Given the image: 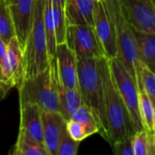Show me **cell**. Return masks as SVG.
Instances as JSON below:
<instances>
[{
    "label": "cell",
    "instance_id": "29",
    "mask_svg": "<svg viewBox=\"0 0 155 155\" xmlns=\"http://www.w3.org/2000/svg\"><path fill=\"white\" fill-rule=\"evenodd\" d=\"M11 88L13 87L5 80L0 78V101L5 97V95L7 94V93L9 92Z\"/></svg>",
    "mask_w": 155,
    "mask_h": 155
},
{
    "label": "cell",
    "instance_id": "32",
    "mask_svg": "<svg viewBox=\"0 0 155 155\" xmlns=\"http://www.w3.org/2000/svg\"><path fill=\"white\" fill-rule=\"evenodd\" d=\"M0 78H2V79H4V80H5V77H4V74H3V72H2V68H1V64H0ZM6 81V80H5ZM7 82V81H6Z\"/></svg>",
    "mask_w": 155,
    "mask_h": 155
},
{
    "label": "cell",
    "instance_id": "30",
    "mask_svg": "<svg viewBox=\"0 0 155 155\" xmlns=\"http://www.w3.org/2000/svg\"><path fill=\"white\" fill-rule=\"evenodd\" d=\"M5 50H6V45L0 36V63L4 59V56L5 54Z\"/></svg>",
    "mask_w": 155,
    "mask_h": 155
},
{
    "label": "cell",
    "instance_id": "20",
    "mask_svg": "<svg viewBox=\"0 0 155 155\" xmlns=\"http://www.w3.org/2000/svg\"><path fill=\"white\" fill-rule=\"evenodd\" d=\"M44 25L46 36V45L49 57L55 55L57 42L55 37V29L54 24L53 16V6L50 0H45V8H44Z\"/></svg>",
    "mask_w": 155,
    "mask_h": 155
},
{
    "label": "cell",
    "instance_id": "3",
    "mask_svg": "<svg viewBox=\"0 0 155 155\" xmlns=\"http://www.w3.org/2000/svg\"><path fill=\"white\" fill-rule=\"evenodd\" d=\"M57 78L56 58L55 55L50 56L49 65L45 70L23 79L17 88L19 104L32 103L39 105L43 111L60 113Z\"/></svg>",
    "mask_w": 155,
    "mask_h": 155
},
{
    "label": "cell",
    "instance_id": "7",
    "mask_svg": "<svg viewBox=\"0 0 155 155\" xmlns=\"http://www.w3.org/2000/svg\"><path fill=\"white\" fill-rule=\"evenodd\" d=\"M65 43L77 59L105 56L94 25H68Z\"/></svg>",
    "mask_w": 155,
    "mask_h": 155
},
{
    "label": "cell",
    "instance_id": "24",
    "mask_svg": "<svg viewBox=\"0 0 155 155\" xmlns=\"http://www.w3.org/2000/svg\"><path fill=\"white\" fill-rule=\"evenodd\" d=\"M52 3V2H51ZM53 6V16H54V24L55 29V37L57 45L65 43L66 39V30H67V21L65 17L64 8L61 5H55L52 3Z\"/></svg>",
    "mask_w": 155,
    "mask_h": 155
},
{
    "label": "cell",
    "instance_id": "10",
    "mask_svg": "<svg viewBox=\"0 0 155 155\" xmlns=\"http://www.w3.org/2000/svg\"><path fill=\"white\" fill-rule=\"evenodd\" d=\"M5 79L12 86L18 88L24 79L23 48L16 36L7 44L4 59L0 63Z\"/></svg>",
    "mask_w": 155,
    "mask_h": 155
},
{
    "label": "cell",
    "instance_id": "8",
    "mask_svg": "<svg viewBox=\"0 0 155 155\" xmlns=\"http://www.w3.org/2000/svg\"><path fill=\"white\" fill-rule=\"evenodd\" d=\"M94 27L103 46L105 57L108 59L116 57L118 55V49L115 28L111 15L104 2H95L94 10Z\"/></svg>",
    "mask_w": 155,
    "mask_h": 155
},
{
    "label": "cell",
    "instance_id": "18",
    "mask_svg": "<svg viewBox=\"0 0 155 155\" xmlns=\"http://www.w3.org/2000/svg\"><path fill=\"white\" fill-rule=\"evenodd\" d=\"M12 153L14 155H48L43 143L20 130Z\"/></svg>",
    "mask_w": 155,
    "mask_h": 155
},
{
    "label": "cell",
    "instance_id": "27",
    "mask_svg": "<svg viewBox=\"0 0 155 155\" xmlns=\"http://www.w3.org/2000/svg\"><path fill=\"white\" fill-rule=\"evenodd\" d=\"M69 120L76 121V122H80V123H84V124H97L96 119H95L93 112L84 104H82L80 106H78L73 112V114H71ZM97 126H98V124H97Z\"/></svg>",
    "mask_w": 155,
    "mask_h": 155
},
{
    "label": "cell",
    "instance_id": "36",
    "mask_svg": "<svg viewBox=\"0 0 155 155\" xmlns=\"http://www.w3.org/2000/svg\"><path fill=\"white\" fill-rule=\"evenodd\" d=\"M154 134H155V128H154Z\"/></svg>",
    "mask_w": 155,
    "mask_h": 155
},
{
    "label": "cell",
    "instance_id": "12",
    "mask_svg": "<svg viewBox=\"0 0 155 155\" xmlns=\"http://www.w3.org/2000/svg\"><path fill=\"white\" fill-rule=\"evenodd\" d=\"M44 144L48 155H56L62 137L67 132V121L59 112L42 113Z\"/></svg>",
    "mask_w": 155,
    "mask_h": 155
},
{
    "label": "cell",
    "instance_id": "1",
    "mask_svg": "<svg viewBox=\"0 0 155 155\" xmlns=\"http://www.w3.org/2000/svg\"><path fill=\"white\" fill-rule=\"evenodd\" d=\"M104 89V111L108 133V143H114L133 136L135 133L131 114L115 84L109 59L100 58Z\"/></svg>",
    "mask_w": 155,
    "mask_h": 155
},
{
    "label": "cell",
    "instance_id": "17",
    "mask_svg": "<svg viewBox=\"0 0 155 155\" xmlns=\"http://www.w3.org/2000/svg\"><path fill=\"white\" fill-rule=\"evenodd\" d=\"M57 87L60 102V113L64 117V119L68 121L73 112L78 106L84 104L80 91L79 88L65 87L59 78V74L57 78Z\"/></svg>",
    "mask_w": 155,
    "mask_h": 155
},
{
    "label": "cell",
    "instance_id": "35",
    "mask_svg": "<svg viewBox=\"0 0 155 155\" xmlns=\"http://www.w3.org/2000/svg\"><path fill=\"white\" fill-rule=\"evenodd\" d=\"M153 4H154V6H155V0H153Z\"/></svg>",
    "mask_w": 155,
    "mask_h": 155
},
{
    "label": "cell",
    "instance_id": "28",
    "mask_svg": "<svg viewBox=\"0 0 155 155\" xmlns=\"http://www.w3.org/2000/svg\"><path fill=\"white\" fill-rule=\"evenodd\" d=\"M132 137H126L120 141L114 143L111 146L113 149V153L115 155H134L133 144H132Z\"/></svg>",
    "mask_w": 155,
    "mask_h": 155
},
{
    "label": "cell",
    "instance_id": "2",
    "mask_svg": "<svg viewBox=\"0 0 155 155\" xmlns=\"http://www.w3.org/2000/svg\"><path fill=\"white\" fill-rule=\"evenodd\" d=\"M78 88L83 103L93 112L99 128V134L108 142L107 126L104 111V89L100 58L77 59Z\"/></svg>",
    "mask_w": 155,
    "mask_h": 155
},
{
    "label": "cell",
    "instance_id": "22",
    "mask_svg": "<svg viewBox=\"0 0 155 155\" xmlns=\"http://www.w3.org/2000/svg\"><path fill=\"white\" fill-rule=\"evenodd\" d=\"M0 36L5 45L15 36L14 22L5 0H0Z\"/></svg>",
    "mask_w": 155,
    "mask_h": 155
},
{
    "label": "cell",
    "instance_id": "25",
    "mask_svg": "<svg viewBox=\"0 0 155 155\" xmlns=\"http://www.w3.org/2000/svg\"><path fill=\"white\" fill-rule=\"evenodd\" d=\"M134 155H149L148 132L145 129L135 132L132 137Z\"/></svg>",
    "mask_w": 155,
    "mask_h": 155
},
{
    "label": "cell",
    "instance_id": "14",
    "mask_svg": "<svg viewBox=\"0 0 155 155\" xmlns=\"http://www.w3.org/2000/svg\"><path fill=\"white\" fill-rule=\"evenodd\" d=\"M42 113V108L35 104H20L19 130L44 144Z\"/></svg>",
    "mask_w": 155,
    "mask_h": 155
},
{
    "label": "cell",
    "instance_id": "21",
    "mask_svg": "<svg viewBox=\"0 0 155 155\" xmlns=\"http://www.w3.org/2000/svg\"><path fill=\"white\" fill-rule=\"evenodd\" d=\"M135 74L136 79L141 81L143 90L151 100L155 110V73L140 60L135 64Z\"/></svg>",
    "mask_w": 155,
    "mask_h": 155
},
{
    "label": "cell",
    "instance_id": "16",
    "mask_svg": "<svg viewBox=\"0 0 155 155\" xmlns=\"http://www.w3.org/2000/svg\"><path fill=\"white\" fill-rule=\"evenodd\" d=\"M140 60L155 73V33L134 29Z\"/></svg>",
    "mask_w": 155,
    "mask_h": 155
},
{
    "label": "cell",
    "instance_id": "4",
    "mask_svg": "<svg viewBox=\"0 0 155 155\" xmlns=\"http://www.w3.org/2000/svg\"><path fill=\"white\" fill-rule=\"evenodd\" d=\"M45 0H37L33 25L23 49L24 79L35 75L49 65L46 36L44 25Z\"/></svg>",
    "mask_w": 155,
    "mask_h": 155
},
{
    "label": "cell",
    "instance_id": "15",
    "mask_svg": "<svg viewBox=\"0 0 155 155\" xmlns=\"http://www.w3.org/2000/svg\"><path fill=\"white\" fill-rule=\"evenodd\" d=\"M96 0H65L64 13L68 25H94Z\"/></svg>",
    "mask_w": 155,
    "mask_h": 155
},
{
    "label": "cell",
    "instance_id": "34",
    "mask_svg": "<svg viewBox=\"0 0 155 155\" xmlns=\"http://www.w3.org/2000/svg\"><path fill=\"white\" fill-rule=\"evenodd\" d=\"M96 1H99V2H103V1H104V0H96Z\"/></svg>",
    "mask_w": 155,
    "mask_h": 155
},
{
    "label": "cell",
    "instance_id": "13",
    "mask_svg": "<svg viewBox=\"0 0 155 155\" xmlns=\"http://www.w3.org/2000/svg\"><path fill=\"white\" fill-rule=\"evenodd\" d=\"M55 58L62 84L68 88H78L77 58L66 43L57 45Z\"/></svg>",
    "mask_w": 155,
    "mask_h": 155
},
{
    "label": "cell",
    "instance_id": "23",
    "mask_svg": "<svg viewBox=\"0 0 155 155\" xmlns=\"http://www.w3.org/2000/svg\"><path fill=\"white\" fill-rule=\"evenodd\" d=\"M67 132L69 135L77 142H82L87 137L98 134L99 128L97 124H84L76 121H67Z\"/></svg>",
    "mask_w": 155,
    "mask_h": 155
},
{
    "label": "cell",
    "instance_id": "33",
    "mask_svg": "<svg viewBox=\"0 0 155 155\" xmlns=\"http://www.w3.org/2000/svg\"><path fill=\"white\" fill-rule=\"evenodd\" d=\"M6 2H7V4L9 5V4H12V3H14V2H15V0H5Z\"/></svg>",
    "mask_w": 155,
    "mask_h": 155
},
{
    "label": "cell",
    "instance_id": "9",
    "mask_svg": "<svg viewBox=\"0 0 155 155\" xmlns=\"http://www.w3.org/2000/svg\"><path fill=\"white\" fill-rule=\"evenodd\" d=\"M118 1L134 29L155 33V6L153 0Z\"/></svg>",
    "mask_w": 155,
    "mask_h": 155
},
{
    "label": "cell",
    "instance_id": "31",
    "mask_svg": "<svg viewBox=\"0 0 155 155\" xmlns=\"http://www.w3.org/2000/svg\"><path fill=\"white\" fill-rule=\"evenodd\" d=\"M53 4H55V5H61L62 7L64 8V5H65V0H50Z\"/></svg>",
    "mask_w": 155,
    "mask_h": 155
},
{
    "label": "cell",
    "instance_id": "11",
    "mask_svg": "<svg viewBox=\"0 0 155 155\" xmlns=\"http://www.w3.org/2000/svg\"><path fill=\"white\" fill-rule=\"evenodd\" d=\"M37 0H15L9 4V9L15 25V36L24 49L30 33Z\"/></svg>",
    "mask_w": 155,
    "mask_h": 155
},
{
    "label": "cell",
    "instance_id": "5",
    "mask_svg": "<svg viewBox=\"0 0 155 155\" xmlns=\"http://www.w3.org/2000/svg\"><path fill=\"white\" fill-rule=\"evenodd\" d=\"M103 2L110 13L114 25L118 49L117 57L136 80L135 64L140 61V57L134 28L118 0H104Z\"/></svg>",
    "mask_w": 155,
    "mask_h": 155
},
{
    "label": "cell",
    "instance_id": "6",
    "mask_svg": "<svg viewBox=\"0 0 155 155\" xmlns=\"http://www.w3.org/2000/svg\"><path fill=\"white\" fill-rule=\"evenodd\" d=\"M112 73L120 94L131 114L135 132L144 129L139 112V94L136 80L116 56L109 59Z\"/></svg>",
    "mask_w": 155,
    "mask_h": 155
},
{
    "label": "cell",
    "instance_id": "19",
    "mask_svg": "<svg viewBox=\"0 0 155 155\" xmlns=\"http://www.w3.org/2000/svg\"><path fill=\"white\" fill-rule=\"evenodd\" d=\"M139 94V112L143 125L147 131H154L155 110L151 100L143 90L140 80L136 79Z\"/></svg>",
    "mask_w": 155,
    "mask_h": 155
},
{
    "label": "cell",
    "instance_id": "26",
    "mask_svg": "<svg viewBox=\"0 0 155 155\" xmlns=\"http://www.w3.org/2000/svg\"><path fill=\"white\" fill-rule=\"evenodd\" d=\"M79 144L80 142L74 140L69 135L68 132H66L62 137L56 155H76L78 153Z\"/></svg>",
    "mask_w": 155,
    "mask_h": 155
}]
</instances>
